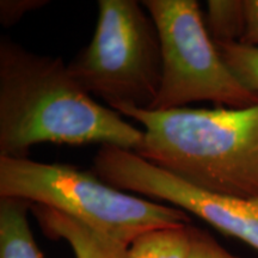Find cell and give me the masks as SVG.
I'll list each match as a JSON object with an SVG mask.
<instances>
[{
	"mask_svg": "<svg viewBox=\"0 0 258 258\" xmlns=\"http://www.w3.org/2000/svg\"><path fill=\"white\" fill-rule=\"evenodd\" d=\"M144 131L96 102L62 59L0 40V157L22 159L42 143L101 144L137 151Z\"/></svg>",
	"mask_w": 258,
	"mask_h": 258,
	"instance_id": "cell-1",
	"label": "cell"
},
{
	"mask_svg": "<svg viewBox=\"0 0 258 258\" xmlns=\"http://www.w3.org/2000/svg\"><path fill=\"white\" fill-rule=\"evenodd\" d=\"M111 109L145 128L135 153L148 163L205 191L258 199V103L243 109Z\"/></svg>",
	"mask_w": 258,
	"mask_h": 258,
	"instance_id": "cell-2",
	"label": "cell"
},
{
	"mask_svg": "<svg viewBox=\"0 0 258 258\" xmlns=\"http://www.w3.org/2000/svg\"><path fill=\"white\" fill-rule=\"evenodd\" d=\"M0 198L53 208L127 245L153 228L190 224L182 209L129 195L95 172L28 158L0 157Z\"/></svg>",
	"mask_w": 258,
	"mask_h": 258,
	"instance_id": "cell-3",
	"label": "cell"
},
{
	"mask_svg": "<svg viewBox=\"0 0 258 258\" xmlns=\"http://www.w3.org/2000/svg\"><path fill=\"white\" fill-rule=\"evenodd\" d=\"M135 0H99L91 42L69 63L70 73L90 96L110 105L151 110L163 79L159 34Z\"/></svg>",
	"mask_w": 258,
	"mask_h": 258,
	"instance_id": "cell-4",
	"label": "cell"
},
{
	"mask_svg": "<svg viewBox=\"0 0 258 258\" xmlns=\"http://www.w3.org/2000/svg\"><path fill=\"white\" fill-rule=\"evenodd\" d=\"M159 34L163 79L151 110L212 102L219 108L243 109L258 103L222 60L195 0H144Z\"/></svg>",
	"mask_w": 258,
	"mask_h": 258,
	"instance_id": "cell-5",
	"label": "cell"
},
{
	"mask_svg": "<svg viewBox=\"0 0 258 258\" xmlns=\"http://www.w3.org/2000/svg\"><path fill=\"white\" fill-rule=\"evenodd\" d=\"M92 170L106 184L166 201L258 250V199L228 198L198 189L133 151L111 145L101 146Z\"/></svg>",
	"mask_w": 258,
	"mask_h": 258,
	"instance_id": "cell-6",
	"label": "cell"
},
{
	"mask_svg": "<svg viewBox=\"0 0 258 258\" xmlns=\"http://www.w3.org/2000/svg\"><path fill=\"white\" fill-rule=\"evenodd\" d=\"M30 209L43 233L51 239L66 240L76 258H127L129 245L53 208L31 203Z\"/></svg>",
	"mask_w": 258,
	"mask_h": 258,
	"instance_id": "cell-7",
	"label": "cell"
},
{
	"mask_svg": "<svg viewBox=\"0 0 258 258\" xmlns=\"http://www.w3.org/2000/svg\"><path fill=\"white\" fill-rule=\"evenodd\" d=\"M30 202L0 198V258H44L30 231Z\"/></svg>",
	"mask_w": 258,
	"mask_h": 258,
	"instance_id": "cell-8",
	"label": "cell"
},
{
	"mask_svg": "<svg viewBox=\"0 0 258 258\" xmlns=\"http://www.w3.org/2000/svg\"><path fill=\"white\" fill-rule=\"evenodd\" d=\"M191 224L146 231L129 244L127 258H188Z\"/></svg>",
	"mask_w": 258,
	"mask_h": 258,
	"instance_id": "cell-9",
	"label": "cell"
},
{
	"mask_svg": "<svg viewBox=\"0 0 258 258\" xmlns=\"http://www.w3.org/2000/svg\"><path fill=\"white\" fill-rule=\"evenodd\" d=\"M203 19L214 43L240 42L246 29L245 0H209Z\"/></svg>",
	"mask_w": 258,
	"mask_h": 258,
	"instance_id": "cell-10",
	"label": "cell"
},
{
	"mask_svg": "<svg viewBox=\"0 0 258 258\" xmlns=\"http://www.w3.org/2000/svg\"><path fill=\"white\" fill-rule=\"evenodd\" d=\"M232 73L251 92L258 95V47L240 42L215 43Z\"/></svg>",
	"mask_w": 258,
	"mask_h": 258,
	"instance_id": "cell-11",
	"label": "cell"
},
{
	"mask_svg": "<svg viewBox=\"0 0 258 258\" xmlns=\"http://www.w3.org/2000/svg\"><path fill=\"white\" fill-rule=\"evenodd\" d=\"M188 258H238L222 247L211 234L191 225V249Z\"/></svg>",
	"mask_w": 258,
	"mask_h": 258,
	"instance_id": "cell-12",
	"label": "cell"
},
{
	"mask_svg": "<svg viewBox=\"0 0 258 258\" xmlns=\"http://www.w3.org/2000/svg\"><path fill=\"white\" fill-rule=\"evenodd\" d=\"M47 0H2L0 2V23L10 28L23 18V16L34 10L47 5Z\"/></svg>",
	"mask_w": 258,
	"mask_h": 258,
	"instance_id": "cell-13",
	"label": "cell"
},
{
	"mask_svg": "<svg viewBox=\"0 0 258 258\" xmlns=\"http://www.w3.org/2000/svg\"><path fill=\"white\" fill-rule=\"evenodd\" d=\"M246 29L240 43L258 47V0H245Z\"/></svg>",
	"mask_w": 258,
	"mask_h": 258,
	"instance_id": "cell-14",
	"label": "cell"
}]
</instances>
